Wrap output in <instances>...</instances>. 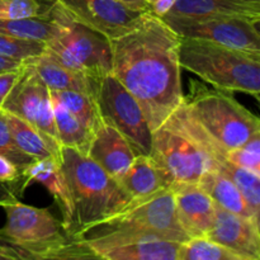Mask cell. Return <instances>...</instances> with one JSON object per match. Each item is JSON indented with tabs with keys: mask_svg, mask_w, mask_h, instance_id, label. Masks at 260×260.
Segmentation results:
<instances>
[{
	"mask_svg": "<svg viewBox=\"0 0 260 260\" xmlns=\"http://www.w3.org/2000/svg\"><path fill=\"white\" fill-rule=\"evenodd\" d=\"M150 155L169 174L173 185L194 184L212 169V161L190 129L184 102L151 132Z\"/></svg>",
	"mask_w": 260,
	"mask_h": 260,
	"instance_id": "52a82bcc",
	"label": "cell"
},
{
	"mask_svg": "<svg viewBox=\"0 0 260 260\" xmlns=\"http://www.w3.org/2000/svg\"><path fill=\"white\" fill-rule=\"evenodd\" d=\"M179 62L212 88L260 96V56L196 38H180Z\"/></svg>",
	"mask_w": 260,
	"mask_h": 260,
	"instance_id": "5b68a950",
	"label": "cell"
},
{
	"mask_svg": "<svg viewBox=\"0 0 260 260\" xmlns=\"http://www.w3.org/2000/svg\"><path fill=\"white\" fill-rule=\"evenodd\" d=\"M183 102L193 121L226 152L260 132V119L239 103L231 91L211 89L192 79Z\"/></svg>",
	"mask_w": 260,
	"mask_h": 260,
	"instance_id": "8992f818",
	"label": "cell"
},
{
	"mask_svg": "<svg viewBox=\"0 0 260 260\" xmlns=\"http://www.w3.org/2000/svg\"><path fill=\"white\" fill-rule=\"evenodd\" d=\"M45 51L46 43L40 41L19 40L0 33V56L25 62L43 55Z\"/></svg>",
	"mask_w": 260,
	"mask_h": 260,
	"instance_id": "f1b7e54d",
	"label": "cell"
},
{
	"mask_svg": "<svg viewBox=\"0 0 260 260\" xmlns=\"http://www.w3.org/2000/svg\"><path fill=\"white\" fill-rule=\"evenodd\" d=\"M99 116L116 127L131 144L137 155H150L151 129L135 96L113 74L98 81L95 96Z\"/></svg>",
	"mask_w": 260,
	"mask_h": 260,
	"instance_id": "30bf717a",
	"label": "cell"
},
{
	"mask_svg": "<svg viewBox=\"0 0 260 260\" xmlns=\"http://www.w3.org/2000/svg\"><path fill=\"white\" fill-rule=\"evenodd\" d=\"M86 156L117 180L137 156L128 140L111 123L101 118L93 131Z\"/></svg>",
	"mask_w": 260,
	"mask_h": 260,
	"instance_id": "5bb4252c",
	"label": "cell"
},
{
	"mask_svg": "<svg viewBox=\"0 0 260 260\" xmlns=\"http://www.w3.org/2000/svg\"><path fill=\"white\" fill-rule=\"evenodd\" d=\"M2 111L17 116L18 118L35 127L43 135L61 159V149L53 122L51 91L28 61L24 62L22 75L8 94Z\"/></svg>",
	"mask_w": 260,
	"mask_h": 260,
	"instance_id": "8fae6325",
	"label": "cell"
},
{
	"mask_svg": "<svg viewBox=\"0 0 260 260\" xmlns=\"http://www.w3.org/2000/svg\"><path fill=\"white\" fill-rule=\"evenodd\" d=\"M63 29L60 14L55 3L48 15L0 20V33L19 40L40 41L47 43L60 35Z\"/></svg>",
	"mask_w": 260,
	"mask_h": 260,
	"instance_id": "44dd1931",
	"label": "cell"
},
{
	"mask_svg": "<svg viewBox=\"0 0 260 260\" xmlns=\"http://www.w3.org/2000/svg\"><path fill=\"white\" fill-rule=\"evenodd\" d=\"M28 62L35 68L36 73L50 90H75L95 96L99 80H93L83 74L60 65L46 53L32 58Z\"/></svg>",
	"mask_w": 260,
	"mask_h": 260,
	"instance_id": "d6986e66",
	"label": "cell"
},
{
	"mask_svg": "<svg viewBox=\"0 0 260 260\" xmlns=\"http://www.w3.org/2000/svg\"><path fill=\"white\" fill-rule=\"evenodd\" d=\"M3 208L7 221L0 229V243L24 253L27 260L96 259L90 249L71 238L46 208L20 201Z\"/></svg>",
	"mask_w": 260,
	"mask_h": 260,
	"instance_id": "3957f363",
	"label": "cell"
},
{
	"mask_svg": "<svg viewBox=\"0 0 260 260\" xmlns=\"http://www.w3.org/2000/svg\"><path fill=\"white\" fill-rule=\"evenodd\" d=\"M197 184L220 207L236 213V215L244 216V217L254 218L255 221L260 220L251 212L248 203L245 202L243 194L238 189V187L234 184L233 180L229 179L223 173L216 169L207 170L201 177Z\"/></svg>",
	"mask_w": 260,
	"mask_h": 260,
	"instance_id": "7402d4cb",
	"label": "cell"
},
{
	"mask_svg": "<svg viewBox=\"0 0 260 260\" xmlns=\"http://www.w3.org/2000/svg\"><path fill=\"white\" fill-rule=\"evenodd\" d=\"M4 112V111H3ZM5 118L9 124L10 132H12L14 141L19 146L24 154L32 157L33 160L41 159H55L58 162L61 161L60 157L52 149L47 140L43 137L41 132H38L35 127L24 122L23 119L18 118L17 116L4 112Z\"/></svg>",
	"mask_w": 260,
	"mask_h": 260,
	"instance_id": "cb8c5ba5",
	"label": "cell"
},
{
	"mask_svg": "<svg viewBox=\"0 0 260 260\" xmlns=\"http://www.w3.org/2000/svg\"><path fill=\"white\" fill-rule=\"evenodd\" d=\"M0 260H27V256L18 249L0 243Z\"/></svg>",
	"mask_w": 260,
	"mask_h": 260,
	"instance_id": "d590c367",
	"label": "cell"
},
{
	"mask_svg": "<svg viewBox=\"0 0 260 260\" xmlns=\"http://www.w3.org/2000/svg\"><path fill=\"white\" fill-rule=\"evenodd\" d=\"M121 4L136 12H147L146 10V0H118Z\"/></svg>",
	"mask_w": 260,
	"mask_h": 260,
	"instance_id": "74e56055",
	"label": "cell"
},
{
	"mask_svg": "<svg viewBox=\"0 0 260 260\" xmlns=\"http://www.w3.org/2000/svg\"><path fill=\"white\" fill-rule=\"evenodd\" d=\"M213 169L223 173L229 179L233 180L251 212L260 218V174L233 164L228 157L217 160Z\"/></svg>",
	"mask_w": 260,
	"mask_h": 260,
	"instance_id": "d4e9b609",
	"label": "cell"
},
{
	"mask_svg": "<svg viewBox=\"0 0 260 260\" xmlns=\"http://www.w3.org/2000/svg\"><path fill=\"white\" fill-rule=\"evenodd\" d=\"M56 5V4H55ZM63 29L46 43L45 53L70 70L93 80L112 73L111 41L102 33L74 22L57 7Z\"/></svg>",
	"mask_w": 260,
	"mask_h": 260,
	"instance_id": "ba28073f",
	"label": "cell"
},
{
	"mask_svg": "<svg viewBox=\"0 0 260 260\" xmlns=\"http://www.w3.org/2000/svg\"><path fill=\"white\" fill-rule=\"evenodd\" d=\"M215 206V220L206 238L230 249L245 260H259V221L236 215L216 203Z\"/></svg>",
	"mask_w": 260,
	"mask_h": 260,
	"instance_id": "4fadbf2b",
	"label": "cell"
},
{
	"mask_svg": "<svg viewBox=\"0 0 260 260\" xmlns=\"http://www.w3.org/2000/svg\"><path fill=\"white\" fill-rule=\"evenodd\" d=\"M60 165L73 200L71 238L80 229L118 212L132 201L116 178L76 150L62 147Z\"/></svg>",
	"mask_w": 260,
	"mask_h": 260,
	"instance_id": "277c9868",
	"label": "cell"
},
{
	"mask_svg": "<svg viewBox=\"0 0 260 260\" xmlns=\"http://www.w3.org/2000/svg\"><path fill=\"white\" fill-rule=\"evenodd\" d=\"M23 63H24L23 61L0 56V73H2V71H7V70H12V69L20 68Z\"/></svg>",
	"mask_w": 260,
	"mask_h": 260,
	"instance_id": "8d00e7d4",
	"label": "cell"
},
{
	"mask_svg": "<svg viewBox=\"0 0 260 260\" xmlns=\"http://www.w3.org/2000/svg\"><path fill=\"white\" fill-rule=\"evenodd\" d=\"M18 180H22V174L18 168L0 155V182L8 184V183H17Z\"/></svg>",
	"mask_w": 260,
	"mask_h": 260,
	"instance_id": "d6a6232c",
	"label": "cell"
},
{
	"mask_svg": "<svg viewBox=\"0 0 260 260\" xmlns=\"http://www.w3.org/2000/svg\"><path fill=\"white\" fill-rule=\"evenodd\" d=\"M53 0H0V20L43 17L52 9Z\"/></svg>",
	"mask_w": 260,
	"mask_h": 260,
	"instance_id": "83f0119b",
	"label": "cell"
},
{
	"mask_svg": "<svg viewBox=\"0 0 260 260\" xmlns=\"http://www.w3.org/2000/svg\"><path fill=\"white\" fill-rule=\"evenodd\" d=\"M69 18L86 25L107 38H117L128 32L145 12L124 7L118 0H53Z\"/></svg>",
	"mask_w": 260,
	"mask_h": 260,
	"instance_id": "7c38bea8",
	"label": "cell"
},
{
	"mask_svg": "<svg viewBox=\"0 0 260 260\" xmlns=\"http://www.w3.org/2000/svg\"><path fill=\"white\" fill-rule=\"evenodd\" d=\"M170 15H235L260 22V0H177Z\"/></svg>",
	"mask_w": 260,
	"mask_h": 260,
	"instance_id": "ffe728a7",
	"label": "cell"
},
{
	"mask_svg": "<svg viewBox=\"0 0 260 260\" xmlns=\"http://www.w3.org/2000/svg\"><path fill=\"white\" fill-rule=\"evenodd\" d=\"M180 38H196L260 56L258 20L235 15H170L161 18Z\"/></svg>",
	"mask_w": 260,
	"mask_h": 260,
	"instance_id": "9c48e42d",
	"label": "cell"
},
{
	"mask_svg": "<svg viewBox=\"0 0 260 260\" xmlns=\"http://www.w3.org/2000/svg\"><path fill=\"white\" fill-rule=\"evenodd\" d=\"M175 213L188 238L207 236L215 220V202L197 184H174Z\"/></svg>",
	"mask_w": 260,
	"mask_h": 260,
	"instance_id": "9a60e30c",
	"label": "cell"
},
{
	"mask_svg": "<svg viewBox=\"0 0 260 260\" xmlns=\"http://www.w3.org/2000/svg\"><path fill=\"white\" fill-rule=\"evenodd\" d=\"M91 132L101 121L94 96L75 90H50Z\"/></svg>",
	"mask_w": 260,
	"mask_h": 260,
	"instance_id": "484cf974",
	"label": "cell"
},
{
	"mask_svg": "<svg viewBox=\"0 0 260 260\" xmlns=\"http://www.w3.org/2000/svg\"><path fill=\"white\" fill-rule=\"evenodd\" d=\"M19 201L17 192L13 187L8 185L7 183L0 182V207H4L5 205Z\"/></svg>",
	"mask_w": 260,
	"mask_h": 260,
	"instance_id": "e575fe53",
	"label": "cell"
},
{
	"mask_svg": "<svg viewBox=\"0 0 260 260\" xmlns=\"http://www.w3.org/2000/svg\"><path fill=\"white\" fill-rule=\"evenodd\" d=\"M23 68H24V63H23L20 68L12 69V70L2 71V73H0V108H2L3 103H4L8 94L10 93L13 86L15 85L18 79L22 75Z\"/></svg>",
	"mask_w": 260,
	"mask_h": 260,
	"instance_id": "1f68e13d",
	"label": "cell"
},
{
	"mask_svg": "<svg viewBox=\"0 0 260 260\" xmlns=\"http://www.w3.org/2000/svg\"><path fill=\"white\" fill-rule=\"evenodd\" d=\"M57 140L62 147H70L86 155L93 132L86 128L56 96L51 94Z\"/></svg>",
	"mask_w": 260,
	"mask_h": 260,
	"instance_id": "603a6c76",
	"label": "cell"
},
{
	"mask_svg": "<svg viewBox=\"0 0 260 260\" xmlns=\"http://www.w3.org/2000/svg\"><path fill=\"white\" fill-rule=\"evenodd\" d=\"M179 260H245L211 239L190 238L182 244Z\"/></svg>",
	"mask_w": 260,
	"mask_h": 260,
	"instance_id": "4316f807",
	"label": "cell"
},
{
	"mask_svg": "<svg viewBox=\"0 0 260 260\" xmlns=\"http://www.w3.org/2000/svg\"><path fill=\"white\" fill-rule=\"evenodd\" d=\"M22 180L23 184L19 188L20 193L32 183H40L47 188L60 208L62 217L61 225L69 234V229L73 222V200L60 162L55 159L35 160L22 172Z\"/></svg>",
	"mask_w": 260,
	"mask_h": 260,
	"instance_id": "2e32d148",
	"label": "cell"
},
{
	"mask_svg": "<svg viewBox=\"0 0 260 260\" xmlns=\"http://www.w3.org/2000/svg\"><path fill=\"white\" fill-rule=\"evenodd\" d=\"M109 41L112 74L139 102L152 132L184 99L180 37L161 18L145 12L132 29Z\"/></svg>",
	"mask_w": 260,
	"mask_h": 260,
	"instance_id": "6da1fadb",
	"label": "cell"
},
{
	"mask_svg": "<svg viewBox=\"0 0 260 260\" xmlns=\"http://www.w3.org/2000/svg\"><path fill=\"white\" fill-rule=\"evenodd\" d=\"M0 155L12 161L18 168L20 174L30 162L35 161L32 157L24 154L14 141V137L10 132L9 124L2 109H0Z\"/></svg>",
	"mask_w": 260,
	"mask_h": 260,
	"instance_id": "f546056e",
	"label": "cell"
},
{
	"mask_svg": "<svg viewBox=\"0 0 260 260\" xmlns=\"http://www.w3.org/2000/svg\"><path fill=\"white\" fill-rule=\"evenodd\" d=\"M73 238L93 254L140 239L162 238L180 243L189 239L178 222L172 188L132 200L118 212L76 231Z\"/></svg>",
	"mask_w": 260,
	"mask_h": 260,
	"instance_id": "7a4b0ae2",
	"label": "cell"
},
{
	"mask_svg": "<svg viewBox=\"0 0 260 260\" xmlns=\"http://www.w3.org/2000/svg\"><path fill=\"white\" fill-rule=\"evenodd\" d=\"M177 0H146V10L156 17L162 18L172 10Z\"/></svg>",
	"mask_w": 260,
	"mask_h": 260,
	"instance_id": "836d02e7",
	"label": "cell"
},
{
	"mask_svg": "<svg viewBox=\"0 0 260 260\" xmlns=\"http://www.w3.org/2000/svg\"><path fill=\"white\" fill-rule=\"evenodd\" d=\"M182 244L162 238L140 239L99 249L94 255L106 260H179Z\"/></svg>",
	"mask_w": 260,
	"mask_h": 260,
	"instance_id": "ac0fdd59",
	"label": "cell"
},
{
	"mask_svg": "<svg viewBox=\"0 0 260 260\" xmlns=\"http://www.w3.org/2000/svg\"><path fill=\"white\" fill-rule=\"evenodd\" d=\"M229 161L260 174V132L226 154Z\"/></svg>",
	"mask_w": 260,
	"mask_h": 260,
	"instance_id": "4dcf8cb0",
	"label": "cell"
},
{
	"mask_svg": "<svg viewBox=\"0 0 260 260\" xmlns=\"http://www.w3.org/2000/svg\"><path fill=\"white\" fill-rule=\"evenodd\" d=\"M132 200L152 196L173 187V180L151 155H137L118 179Z\"/></svg>",
	"mask_w": 260,
	"mask_h": 260,
	"instance_id": "e0dca14e",
	"label": "cell"
}]
</instances>
